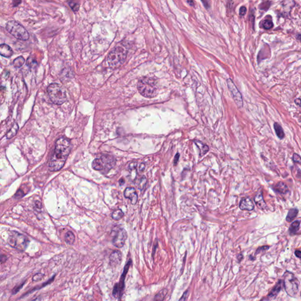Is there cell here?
I'll return each instance as SVG.
<instances>
[{
  "mask_svg": "<svg viewBox=\"0 0 301 301\" xmlns=\"http://www.w3.org/2000/svg\"><path fill=\"white\" fill-rule=\"evenodd\" d=\"M70 149L71 143L68 139L61 137L57 141L54 152L49 163V171H58L63 167Z\"/></svg>",
  "mask_w": 301,
  "mask_h": 301,
  "instance_id": "cell-1",
  "label": "cell"
},
{
  "mask_svg": "<svg viewBox=\"0 0 301 301\" xmlns=\"http://www.w3.org/2000/svg\"><path fill=\"white\" fill-rule=\"evenodd\" d=\"M138 90L141 95L146 98H153L157 95V87L155 79L144 77L139 81Z\"/></svg>",
  "mask_w": 301,
  "mask_h": 301,
  "instance_id": "cell-2",
  "label": "cell"
},
{
  "mask_svg": "<svg viewBox=\"0 0 301 301\" xmlns=\"http://www.w3.org/2000/svg\"><path fill=\"white\" fill-rule=\"evenodd\" d=\"M48 94L51 101L56 105H61L67 99L66 91L58 84H50L47 88Z\"/></svg>",
  "mask_w": 301,
  "mask_h": 301,
  "instance_id": "cell-3",
  "label": "cell"
},
{
  "mask_svg": "<svg viewBox=\"0 0 301 301\" xmlns=\"http://www.w3.org/2000/svg\"><path fill=\"white\" fill-rule=\"evenodd\" d=\"M127 50L121 46L114 48L108 54L107 61L111 68L120 66L125 61L127 57Z\"/></svg>",
  "mask_w": 301,
  "mask_h": 301,
  "instance_id": "cell-4",
  "label": "cell"
},
{
  "mask_svg": "<svg viewBox=\"0 0 301 301\" xmlns=\"http://www.w3.org/2000/svg\"><path fill=\"white\" fill-rule=\"evenodd\" d=\"M284 286L287 294L291 297H295L300 288V282L294 274L289 271H286L284 275Z\"/></svg>",
  "mask_w": 301,
  "mask_h": 301,
  "instance_id": "cell-5",
  "label": "cell"
},
{
  "mask_svg": "<svg viewBox=\"0 0 301 301\" xmlns=\"http://www.w3.org/2000/svg\"><path fill=\"white\" fill-rule=\"evenodd\" d=\"M5 28L7 31L18 40L27 41L30 38L28 32L21 24L16 21H8L6 24Z\"/></svg>",
  "mask_w": 301,
  "mask_h": 301,
  "instance_id": "cell-6",
  "label": "cell"
},
{
  "mask_svg": "<svg viewBox=\"0 0 301 301\" xmlns=\"http://www.w3.org/2000/svg\"><path fill=\"white\" fill-rule=\"evenodd\" d=\"M8 243L13 248L21 251H24L29 243V241L25 236L16 232L12 231L8 239Z\"/></svg>",
  "mask_w": 301,
  "mask_h": 301,
  "instance_id": "cell-7",
  "label": "cell"
},
{
  "mask_svg": "<svg viewBox=\"0 0 301 301\" xmlns=\"http://www.w3.org/2000/svg\"><path fill=\"white\" fill-rule=\"evenodd\" d=\"M115 159L110 155H104L99 158H96L92 163V167L96 171L110 170L115 165Z\"/></svg>",
  "mask_w": 301,
  "mask_h": 301,
  "instance_id": "cell-8",
  "label": "cell"
},
{
  "mask_svg": "<svg viewBox=\"0 0 301 301\" xmlns=\"http://www.w3.org/2000/svg\"><path fill=\"white\" fill-rule=\"evenodd\" d=\"M112 233L114 234V238L112 239L113 245L117 248H122L127 240V231L121 228L115 226L112 229Z\"/></svg>",
  "mask_w": 301,
  "mask_h": 301,
  "instance_id": "cell-9",
  "label": "cell"
},
{
  "mask_svg": "<svg viewBox=\"0 0 301 301\" xmlns=\"http://www.w3.org/2000/svg\"><path fill=\"white\" fill-rule=\"evenodd\" d=\"M226 82L228 90L230 91L232 98L235 102L239 108H242L243 106V99L242 94L239 91L237 87L235 86L232 79L230 78L226 79Z\"/></svg>",
  "mask_w": 301,
  "mask_h": 301,
  "instance_id": "cell-10",
  "label": "cell"
},
{
  "mask_svg": "<svg viewBox=\"0 0 301 301\" xmlns=\"http://www.w3.org/2000/svg\"><path fill=\"white\" fill-rule=\"evenodd\" d=\"M124 196L129 199L132 205L136 204L138 201V194L133 187H128L124 191Z\"/></svg>",
  "mask_w": 301,
  "mask_h": 301,
  "instance_id": "cell-11",
  "label": "cell"
},
{
  "mask_svg": "<svg viewBox=\"0 0 301 301\" xmlns=\"http://www.w3.org/2000/svg\"><path fill=\"white\" fill-rule=\"evenodd\" d=\"M284 286V282L282 280H279V281L276 283L275 286L271 290L270 294L267 295V300H275L279 292L281 291Z\"/></svg>",
  "mask_w": 301,
  "mask_h": 301,
  "instance_id": "cell-12",
  "label": "cell"
},
{
  "mask_svg": "<svg viewBox=\"0 0 301 301\" xmlns=\"http://www.w3.org/2000/svg\"><path fill=\"white\" fill-rule=\"evenodd\" d=\"M122 261V254L119 251H115L110 256V263L112 267L118 266Z\"/></svg>",
  "mask_w": 301,
  "mask_h": 301,
  "instance_id": "cell-13",
  "label": "cell"
},
{
  "mask_svg": "<svg viewBox=\"0 0 301 301\" xmlns=\"http://www.w3.org/2000/svg\"><path fill=\"white\" fill-rule=\"evenodd\" d=\"M239 208L242 211H252L254 209V204L249 198H243L239 203Z\"/></svg>",
  "mask_w": 301,
  "mask_h": 301,
  "instance_id": "cell-14",
  "label": "cell"
},
{
  "mask_svg": "<svg viewBox=\"0 0 301 301\" xmlns=\"http://www.w3.org/2000/svg\"><path fill=\"white\" fill-rule=\"evenodd\" d=\"M254 202L256 205L260 209L264 210L267 208V204L264 199L262 193L261 191H258L256 193L254 197Z\"/></svg>",
  "mask_w": 301,
  "mask_h": 301,
  "instance_id": "cell-15",
  "label": "cell"
},
{
  "mask_svg": "<svg viewBox=\"0 0 301 301\" xmlns=\"http://www.w3.org/2000/svg\"><path fill=\"white\" fill-rule=\"evenodd\" d=\"M13 51L9 46L3 44L0 45V55L5 58H10L13 55Z\"/></svg>",
  "mask_w": 301,
  "mask_h": 301,
  "instance_id": "cell-16",
  "label": "cell"
},
{
  "mask_svg": "<svg viewBox=\"0 0 301 301\" xmlns=\"http://www.w3.org/2000/svg\"><path fill=\"white\" fill-rule=\"evenodd\" d=\"M131 264V261L129 260L128 262V263H127V265H125V267H124V270L123 273L121 275V279H120V284H118L119 289H120V293H121L122 292V291L124 289V281H125V276L127 275L128 270L129 268V267H130Z\"/></svg>",
  "mask_w": 301,
  "mask_h": 301,
  "instance_id": "cell-17",
  "label": "cell"
},
{
  "mask_svg": "<svg viewBox=\"0 0 301 301\" xmlns=\"http://www.w3.org/2000/svg\"><path fill=\"white\" fill-rule=\"evenodd\" d=\"M194 143L200 151V152H199L200 157L205 155L206 153L209 151V146L205 144H204V143H202L199 141H197V140H195Z\"/></svg>",
  "mask_w": 301,
  "mask_h": 301,
  "instance_id": "cell-18",
  "label": "cell"
},
{
  "mask_svg": "<svg viewBox=\"0 0 301 301\" xmlns=\"http://www.w3.org/2000/svg\"><path fill=\"white\" fill-rule=\"evenodd\" d=\"M275 190L282 194H286L289 192V189L286 184L283 182H279L275 187Z\"/></svg>",
  "mask_w": 301,
  "mask_h": 301,
  "instance_id": "cell-19",
  "label": "cell"
},
{
  "mask_svg": "<svg viewBox=\"0 0 301 301\" xmlns=\"http://www.w3.org/2000/svg\"><path fill=\"white\" fill-rule=\"evenodd\" d=\"M300 221H295L292 222L289 228V233L291 235H294L297 234L300 228Z\"/></svg>",
  "mask_w": 301,
  "mask_h": 301,
  "instance_id": "cell-20",
  "label": "cell"
},
{
  "mask_svg": "<svg viewBox=\"0 0 301 301\" xmlns=\"http://www.w3.org/2000/svg\"><path fill=\"white\" fill-rule=\"evenodd\" d=\"M298 209L297 208H292L291 209L286 216V221L288 222H291L294 221V220L297 217L298 214Z\"/></svg>",
  "mask_w": 301,
  "mask_h": 301,
  "instance_id": "cell-21",
  "label": "cell"
},
{
  "mask_svg": "<svg viewBox=\"0 0 301 301\" xmlns=\"http://www.w3.org/2000/svg\"><path fill=\"white\" fill-rule=\"evenodd\" d=\"M273 127H274V129H275V131L276 132L277 137L280 140L283 139L285 137V133H284V131L282 127L278 123L275 122L273 125Z\"/></svg>",
  "mask_w": 301,
  "mask_h": 301,
  "instance_id": "cell-22",
  "label": "cell"
},
{
  "mask_svg": "<svg viewBox=\"0 0 301 301\" xmlns=\"http://www.w3.org/2000/svg\"><path fill=\"white\" fill-rule=\"evenodd\" d=\"M65 241L69 245H72L75 241V235L71 232H67L65 235Z\"/></svg>",
  "mask_w": 301,
  "mask_h": 301,
  "instance_id": "cell-23",
  "label": "cell"
},
{
  "mask_svg": "<svg viewBox=\"0 0 301 301\" xmlns=\"http://www.w3.org/2000/svg\"><path fill=\"white\" fill-rule=\"evenodd\" d=\"M124 215V214L121 209H117L112 214V218L115 221H118L122 219Z\"/></svg>",
  "mask_w": 301,
  "mask_h": 301,
  "instance_id": "cell-24",
  "label": "cell"
},
{
  "mask_svg": "<svg viewBox=\"0 0 301 301\" xmlns=\"http://www.w3.org/2000/svg\"><path fill=\"white\" fill-rule=\"evenodd\" d=\"M19 129V127H18V125H17V124H15L13 127H12L11 128V129H10V131L8 132V133L7 134V135H6V137L8 138V139H10L11 138H13V137H14L16 134L17 132H18V130Z\"/></svg>",
  "mask_w": 301,
  "mask_h": 301,
  "instance_id": "cell-25",
  "label": "cell"
},
{
  "mask_svg": "<svg viewBox=\"0 0 301 301\" xmlns=\"http://www.w3.org/2000/svg\"><path fill=\"white\" fill-rule=\"evenodd\" d=\"M294 0H284L282 2V6L284 10H290L294 6Z\"/></svg>",
  "mask_w": 301,
  "mask_h": 301,
  "instance_id": "cell-26",
  "label": "cell"
},
{
  "mask_svg": "<svg viewBox=\"0 0 301 301\" xmlns=\"http://www.w3.org/2000/svg\"><path fill=\"white\" fill-rule=\"evenodd\" d=\"M168 293V290L167 289H164L161 291L157 295H155L154 298L155 301H162L165 299V296Z\"/></svg>",
  "mask_w": 301,
  "mask_h": 301,
  "instance_id": "cell-27",
  "label": "cell"
},
{
  "mask_svg": "<svg viewBox=\"0 0 301 301\" xmlns=\"http://www.w3.org/2000/svg\"><path fill=\"white\" fill-rule=\"evenodd\" d=\"M25 63V59L22 57H18L16 58L13 61V65L16 68H20Z\"/></svg>",
  "mask_w": 301,
  "mask_h": 301,
  "instance_id": "cell-28",
  "label": "cell"
},
{
  "mask_svg": "<svg viewBox=\"0 0 301 301\" xmlns=\"http://www.w3.org/2000/svg\"><path fill=\"white\" fill-rule=\"evenodd\" d=\"M262 27L265 29V30H270L271 29L273 26V22L272 21L271 19H265L264 20L263 22H262Z\"/></svg>",
  "mask_w": 301,
  "mask_h": 301,
  "instance_id": "cell-29",
  "label": "cell"
},
{
  "mask_svg": "<svg viewBox=\"0 0 301 301\" xmlns=\"http://www.w3.org/2000/svg\"><path fill=\"white\" fill-rule=\"evenodd\" d=\"M27 65L30 68H34L36 65H37V61L32 57H29L27 61Z\"/></svg>",
  "mask_w": 301,
  "mask_h": 301,
  "instance_id": "cell-30",
  "label": "cell"
},
{
  "mask_svg": "<svg viewBox=\"0 0 301 301\" xmlns=\"http://www.w3.org/2000/svg\"><path fill=\"white\" fill-rule=\"evenodd\" d=\"M146 184V178H145V176H143L140 181H139V184H138V188L140 189V190H143Z\"/></svg>",
  "mask_w": 301,
  "mask_h": 301,
  "instance_id": "cell-31",
  "label": "cell"
},
{
  "mask_svg": "<svg viewBox=\"0 0 301 301\" xmlns=\"http://www.w3.org/2000/svg\"><path fill=\"white\" fill-rule=\"evenodd\" d=\"M270 2L269 1H267V2L262 3L259 5V8H260V9H261L262 10H267L270 8Z\"/></svg>",
  "mask_w": 301,
  "mask_h": 301,
  "instance_id": "cell-32",
  "label": "cell"
},
{
  "mask_svg": "<svg viewBox=\"0 0 301 301\" xmlns=\"http://www.w3.org/2000/svg\"><path fill=\"white\" fill-rule=\"evenodd\" d=\"M69 6L71 7V8L72 9V10L74 11H76L78 10V9H79V5L77 3H75L74 2L72 1L71 2H69Z\"/></svg>",
  "mask_w": 301,
  "mask_h": 301,
  "instance_id": "cell-33",
  "label": "cell"
},
{
  "mask_svg": "<svg viewBox=\"0 0 301 301\" xmlns=\"http://www.w3.org/2000/svg\"><path fill=\"white\" fill-rule=\"evenodd\" d=\"M293 161L295 163L301 164V157L298 154H294V155H293Z\"/></svg>",
  "mask_w": 301,
  "mask_h": 301,
  "instance_id": "cell-34",
  "label": "cell"
},
{
  "mask_svg": "<svg viewBox=\"0 0 301 301\" xmlns=\"http://www.w3.org/2000/svg\"><path fill=\"white\" fill-rule=\"evenodd\" d=\"M247 10L245 6H242L239 9V16H245Z\"/></svg>",
  "mask_w": 301,
  "mask_h": 301,
  "instance_id": "cell-35",
  "label": "cell"
},
{
  "mask_svg": "<svg viewBox=\"0 0 301 301\" xmlns=\"http://www.w3.org/2000/svg\"><path fill=\"white\" fill-rule=\"evenodd\" d=\"M270 248V246H261V247H259L257 249L256 252H255V255H257L258 253H260L261 251H266L267 249H268Z\"/></svg>",
  "mask_w": 301,
  "mask_h": 301,
  "instance_id": "cell-36",
  "label": "cell"
},
{
  "mask_svg": "<svg viewBox=\"0 0 301 301\" xmlns=\"http://www.w3.org/2000/svg\"><path fill=\"white\" fill-rule=\"evenodd\" d=\"M201 1L206 9H209L210 8V1L209 0H201Z\"/></svg>",
  "mask_w": 301,
  "mask_h": 301,
  "instance_id": "cell-37",
  "label": "cell"
},
{
  "mask_svg": "<svg viewBox=\"0 0 301 301\" xmlns=\"http://www.w3.org/2000/svg\"><path fill=\"white\" fill-rule=\"evenodd\" d=\"M23 195H24L23 192L22 190H19L16 193L15 196L17 197V198H21V197H22L23 196Z\"/></svg>",
  "mask_w": 301,
  "mask_h": 301,
  "instance_id": "cell-38",
  "label": "cell"
},
{
  "mask_svg": "<svg viewBox=\"0 0 301 301\" xmlns=\"http://www.w3.org/2000/svg\"><path fill=\"white\" fill-rule=\"evenodd\" d=\"M179 153H177L176 155H175V157L174 158V162L175 165H176L178 162V160H179Z\"/></svg>",
  "mask_w": 301,
  "mask_h": 301,
  "instance_id": "cell-39",
  "label": "cell"
},
{
  "mask_svg": "<svg viewBox=\"0 0 301 301\" xmlns=\"http://www.w3.org/2000/svg\"><path fill=\"white\" fill-rule=\"evenodd\" d=\"M137 167V163L135 162H133V163H131L129 164V170H134V168H135Z\"/></svg>",
  "mask_w": 301,
  "mask_h": 301,
  "instance_id": "cell-40",
  "label": "cell"
},
{
  "mask_svg": "<svg viewBox=\"0 0 301 301\" xmlns=\"http://www.w3.org/2000/svg\"><path fill=\"white\" fill-rule=\"evenodd\" d=\"M7 260V257L5 255H1L0 256V262L3 263V262H5Z\"/></svg>",
  "mask_w": 301,
  "mask_h": 301,
  "instance_id": "cell-41",
  "label": "cell"
},
{
  "mask_svg": "<svg viewBox=\"0 0 301 301\" xmlns=\"http://www.w3.org/2000/svg\"><path fill=\"white\" fill-rule=\"evenodd\" d=\"M13 5L14 7L18 5L21 2V0H13Z\"/></svg>",
  "mask_w": 301,
  "mask_h": 301,
  "instance_id": "cell-42",
  "label": "cell"
},
{
  "mask_svg": "<svg viewBox=\"0 0 301 301\" xmlns=\"http://www.w3.org/2000/svg\"><path fill=\"white\" fill-rule=\"evenodd\" d=\"M188 291H186V292H185L183 294V295H182V298L179 300L180 301H181V300H187V295H188Z\"/></svg>",
  "mask_w": 301,
  "mask_h": 301,
  "instance_id": "cell-43",
  "label": "cell"
},
{
  "mask_svg": "<svg viewBox=\"0 0 301 301\" xmlns=\"http://www.w3.org/2000/svg\"><path fill=\"white\" fill-rule=\"evenodd\" d=\"M295 255L299 258H301V251L300 250H296L295 251Z\"/></svg>",
  "mask_w": 301,
  "mask_h": 301,
  "instance_id": "cell-44",
  "label": "cell"
},
{
  "mask_svg": "<svg viewBox=\"0 0 301 301\" xmlns=\"http://www.w3.org/2000/svg\"><path fill=\"white\" fill-rule=\"evenodd\" d=\"M145 168V164L142 163V164H141V165H140V167H139V170H140V171H144Z\"/></svg>",
  "mask_w": 301,
  "mask_h": 301,
  "instance_id": "cell-45",
  "label": "cell"
},
{
  "mask_svg": "<svg viewBox=\"0 0 301 301\" xmlns=\"http://www.w3.org/2000/svg\"><path fill=\"white\" fill-rule=\"evenodd\" d=\"M243 258V256L242 254H238V256H237V258H238V261H239V262H241V261L242 260Z\"/></svg>",
  "mask_w": 301,
  "mask_h": 301,
  "instance_id": "cell-46",
  "label": "cell"
},
{
  "mask_svg": "<svg viewBox=\"0 0 301 301\" xmlns=\"http://www.w3.org/2000/svg\"><path fill=\"white\" fill-rule=\"evenodd\" d=\"M187 2L189 4V5L191 6V7H193L194 6V2H193V0H186Z\"/></svg>",
  "mask_w": 301,
  "mask_h": 301,
  "instance_id": "cell-47",
  "label": "cell"
},
{
  "mask_svg": "<svg viewBox=\"0 0 301 301\" xmlns=\"http://www.w3.org/2000/svg\"><path fill=\"white\" fill-rule=\"evenodd\" d=\"M295 102L297 105L300 106V103H301V99L300 98H297L295 100Z\"/></svg>",
  "mask_w": 301,
  "mask_h": 301,
  "instance_id": "cell-48",
  "label": "cell"
},
{
  "mask_svg": "<svg viewBox=\"0 0 301 301\" xmlns=\"http://www.w3.org/2000/svg\"><path fill=\"white\" fill-rule=\"evenodd\" d=\"M119 182H120V184L121 185H123V184H124V182H125V181H124V180L123 179H121L120 180Z\"/></svg>",
  "mask_w": 301,
  "mask_h": 301,
  "instance_id": "cell-49",
  "label": "cell"
}]
</instances>
